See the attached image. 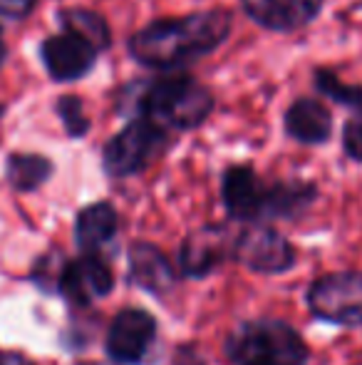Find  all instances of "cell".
<instances>
[{
	"instance_id": "cell-23",
	"label": "cell",
	"mask_w": 362,
	"mask_h": 365,
	"mask_svg": "<svg viewBox=\"0 0 362 365\" xmlns=\"http://www.w3.org/2000/svg\"><path fill=\"white\" fill-rule=\"evenodd\" d=\"M38 0H0V15L10 20H20L35 8Z\"/></svg>"
},
{
	"instance_id": "cell-10",
	"label": "cell",
	"mask_w": 362,
	"mask_h": 365,
	"mask_svg": "<svg viewBox=\"0 0 362 365\" xmlns=\"http://www.w3.org/2000/svg\"><path fill=\"white\" fill-rule=\"evenodd\" d=\"M97 53L100 50L70 33L53 35V38L43 40V45H40L43 65L48 68V73L55 82H70L85 77L95 68Z\"/></svg>"
},
{
	"instance_id": "cell-5",
	"label": "cell",
	"mask_w": 362,
	"mask_h": 365,
	"mask_svg": "<svg viewBox=\"0 0 362 365\" xmlns=\"http://www.w3.org/2000/svg\"><path fill=\"white\" fill-rule=\"evenodd\" d=\"M313 316L335 326H362V271H335L315 279L308 289Z\"/></svg>"
},
{
	"instance_id": "cell-21",
	"label": "cell",
	"mask_w": 362,
	"mask_h": 365,
	"mask_svg": "<svg viewBox=\"0 0 362 365\" xmlns=\"http://www.w3.org/2000/svg\"><path fill=\"white\" fill-rule=\"evenodd\" d=\"M68 261L63 259V254H48L35 264V271H33V281L35 286L45 291H53V293H60V279H63V269Z\"/></svg>"
},
{
	"instance_id": "cell-20",
	"label": "cell",
	"mask_w": 362,
	"mask_h": 365,
	"mask_svg": "<svg viewBox=\"0 0 362 365\" xmlns=\"http://www.w3.org/2000/svg\"><path fill=\"white\" fill-rule=\"evenodd\" d=\"M58 110L60 120H63L65 130H68L70 137H85L90 130V120L85 117V107H82V100L75 95H65L58 100L55 105Z\"/></svg>"
},
{
	"instance_id": "cell-19",
	"label": "cell",
	"mask_w": 362,
	"mask_h": 365,
	"mask_svg": "<svg viewBox=\"0 0 362 365\" xmlns=\"http://www.w3.org/2000/svg\"><path fill=\"white\" fill-rule=\"evenodd\" d=\"M315 87H318L320 95L330 97V100L340 102V105L362 110V87L343 85V82L333 73H328V70H318V73H315Z\"/></svg>"
},
{
	"instance_id": "cell-4",
	"label": "cell",
	"mask_w": 362,
	"mask_h": 365,
	"mask_svg": "<svg viewBox=\"0 0 362 365\" xmlns=\"http://www.w3.org/2000/svg\"><path fill=\"white\" fill-rule=\"evenodd\" d=\"M166 142H169L166 130L156 127L154 122L137 117L134 122H129L119 135H115L105 145L102 167H105V172L110 177H132V174H139L166 147Z\"/></svg>"
},
{
	"instance_id": "cell-14",
	"label": "cell",
	"mask_w": 362,
	"mask_h": 365,
	"mask_svg": "<svg viewBox=\"0 0 362 365\" xmlns=\"http://www.w3.org/2000/svg\"><path fill=\"white\" fill-rule=\"evenodd\" d=\"M285 132L303 145H323L333 132V117L318 100H295L285 112Z\"/></svg>"
},
{
	"instance_id": "cell-1",
	"label": "cell",
	"mask_w": 362,
	"mask_h": 365,
	"mask_svg": "<svg viewBox=\"0 0 362 365\" xmlns=\"http://www.w3.org/2000/svg\"><path fill=\"white\" fill-rule=\"evenodd\" d=\"M231 33V15L226 10H203L183 18L154 20L137 30L127 48L139 65L151 70H179L206 58Z\"/></svg>"
},
{
	"instance_id": "cell-12",
	"label": "cell",
	"mask_w": 362,
	"mask_h": 365,
	"mask_svg": "<svg viewBox=\"0 0 362 365\" xmlns=\"http://www.w3.org/2000/svg\"><path fill=\"white\" fill-rule=\"evenodd\" d=\"M246 15L266 30L290 33L318 18L323 0H241Z\"/></svg>"
},
{
	"instance_id": "cell-11",
	"label": "cell",
	"mask_w": 362,
	"mask_h": 365,
	"mask_svg": "<svg viewBox=\"0 0 362 365\" xmlns=\"http://www.w3.org/2000/svg\"><path fill=\"white\" fill-rule=\"evenodd\" d=\"M115 286L110 266L95 254H85L68 261L60 279V293L75 306H90L97 298H105Z\"/></svg>"
},
{
	"instance_id": "cell-2",
	"label": "cell",
	"mask_w": 362,
	"mask_h": 365,
	"mask_svg": "<svg viewBox=\"0 0 362 365\" xmlns=\"http://www.w3.org/2000/svg\"><path fill=\"white\" fill-rule=\"evenodd\" d=\"M122 110H132L142 120L161 130H193L213 110V97L188 75H166L132 85L119 97Z\"/></svg>"
},
{
	"instance_id": "cell-8",
	"label": "cell",
	"mask_w": 362,
	"mask_h": 365,
	"mask_svg": "<svg viewBox=\"0 0 362 365\" xmlns=\"http://www.w3.org/2000/svg\"><path fill=\"white\" fill-rule=\"evenodd\" d=\"M233 236L226 226H201L183 239L179 249V266L188 279H203L221 266L233 251Z\"/></svg>"
},
{
	"instance_id": "cell-22",
	"label": "cell",
	"mask_w": 362,
	"mask_h": 365,
	"mask_svg": "<svg viewBox=\"0 0 362 365\" xmlns=\"http://www.w3.org/2000/svg\"><path fill=\"white\" fill-rule=\"evenodd\" d=\"M343 147H345V152H348L350 157L362 162V115L353 117V120L345 125Z\"/></svg>"
},
{
	"instance_id": "cell-6",
	"label": "cell",
	"mask_w": 362,
	"mask_h": 365,
	"mask_svg": "<svg viewBox=\"0 0 362 365\" xmlns=\"http://www.w3.org/2000/svg\"><path fill=\"white\" fill-rule=\"evenodd\" d=\"M231 256L256 274H285L293 269L295 251L280 231L263 224H251L233 236Z\"/></svg>"
},
{
	"instance_id": "cell-27",
	"label": "cell",
	"mask_w": 362,
	"mask_h": 365,
	"mask_svg": "<svg viewBox=\"0 0 362 365\" xmlns=\"http://www.w3.org/2000/svg\"><path fill=\"white\" fill-rule=\"evenodd\" d=\"M0 112H3V107H0Z\"/></svg>"
},
{
	"instance_id": "cell-28",
	"label": "cell",
	"mask_w": 362,
	"mask_h": 365,
	"mask_svg": "<svg viewBox=\"0 0 362 365\" xmlns=\"http://www.w3.org/2000/svg\"><path fill=\"white\" fill-rule=\"evenodd\" d=\"M360 365H362V363H360Z\"/></svg>"
},
{
	"instance_id": "cell-26",
	"label": "cell",
	"mask_w": 362,
	"mask_h": 365,
	"mask_svg": "<svg viewBox=\"0 0 362 365\" xmlns=\"http://www.w3.org/2000/svg\"><path fill=\"white\" fill-rule=\"evenodd\" d=\"M87 365H97V363H87Z\"/></svg>"
},
{
	"instance_id": "cell-18",
	"label": "cell",
	"mask_w": 362,
	"mask_h": 365,
	"mask_svg": "<svg viewBox=\"0 0 362 365\" xmlns=\"http://www.w3.org/2000/svg\"><path fill=\"white\" fill-rule=\"evenodd\" d=\"M60 23H63L65 33L78 35L85 43H90L92 48L105 50L110 48L112 35H110V25L102 18L100 13H92L85 8H68L60 13Z\"/></svg>"
},
{
	"instance_id": "cell-25",
	"label": "cell",
	"mask_w": 362,
	"mask_h": 365,
	"mask_svg": "<svg viewBox=\"0 0 362 365\" xmlns=\"http://www.w3.org/2000/svg\"><path fill=\"white\" fill-rule=\"evenodd\" d=\"M3 60H5V45H3V40H0V65H3Z\"/></svg>"
},
{
	"instance_id": "cell-24",
	"label": "cell",
	"mask_w": 362,
	"mask_h": 365,
	"mask_svg": "<svg viewBox=\"0 0 362 365\" xmlns=\"http://www.w3.org/2000/svg\"><path fill=\"white\" fill-rule=\"evenodd\" d=\"M0 365H35V363L28 361L25 356H20V353L5 351V353H0Z\"/></svg>"
},
{
	"instance_id": "cell-16",
	"label": "cell",
	"mask_w": 362,
	"mask_h": 365,
	"mask_svg": "<svg viewBox=\"0 0 362 365\" xmlns=\"http://www.w3.org/2000/svg\"><path fill=\"white\" fill-rule=\"evenodd\" d=\"M318 197V189L308 182H275L268 194L266 219H293L303 214Z\"/></svg>"
},
{
	"instance_id": "cell-13",
	"label": "cell",
	"mask_w": 362,
	"mask_h": 365,
	"mask_svg": "<svg viewBox=\"0 0 362 365\" xmlns=\"http://www.w3.org/2000/svg\"><path fill=\"white\" fill-rule=\"evenodd\" d=\"M129 281L147 293L161 296L176 284V271L154 244L137 241L129 249Z\"/></svg>"
},
{
	"instance_id": "cell-3",
	"label": "cell",
	"mask_w": 362,
	"mask_h": 365,
	"mask_svg": "<svg viewBox=\"0 0 362 365\" xmlns=\"http://www.w3.org/2000/svg\"><path fill=\"white\" fill-rule=\"evenodd\" d=\"M226 356L238 365H305L310 353L300 333L285 321L258 318L228 333Z\"/></svg>"
},
{
	"instance_id": "cell-9",
	"label": "cell",
	"mask_w": 362,
	"mask_h": 365,
	"mask_svg": "<svg viewBox=\"0 0 362 365\" xmlns=\"http://www.w3.org/2000/svg\"><path fill=\"white\" fill-rule=\"evenodd\" d=\"M268 194H271V184H263L251 167H231L223 174L221 197L226 212L236 221L266 219Z\"/></svg>"
},
{
	"instance_id": "cell-7",
	"label": "cell",
	"mask_w": 362,
	"mask_h": 365,
	"mask_svg": "<svg viewBox=\"0 0 362 365\" xmlns=\"http://www.w3.org/2000/svg\"><path fill=\"white\" fill-rule=\"evenodd\" d=\"M156 336V321L142 308H124L115 316L107 333V356L117 365H137L144 361Z\"/></svg>"
},
{
	"instance_id": "cell-17",
	"label": "cell",
	"mask_w": 362,
	"mask_h": 365,
	"mask_svg": "<svg viewBox=\"0 0 362 365\" xmlns=\"http://www.w3.org/2000/svg\"><path fill=\"white\" fill-rule=\"evenodd\" d=\"M53 162L43 154H10L5 164V177L18 192H35L53 177Z\"/></svg>"
},
{
	"instance_id": "cell-15",
	"label": "cell",
	"mask_w": 362,
	"mask_h": 365,
	"mask_svg": "<svg viewBox=\"0 0 362 365\" xmlns=\"http://www.w3.org/2000/svg\"><path fill=\"white\" fill-rule=\"evenodd\" d=\"M117 229H119V217L115 207L110 202H95L75 219V241L85 254H95L107 241H112Z\"/></svg>"
}]
</instances>
